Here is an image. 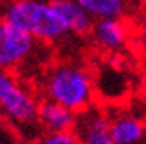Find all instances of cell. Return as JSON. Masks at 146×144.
Segmentation results:
<instances>
[{
    "mask_svg": "<svg viewBox=\"0 0 146 144\" xmlns=\"http://www.w3.org/2000/svg\"><path fill=\"white\" fill-rule=\"evenodd\" d=\"M93 21L121 18L127 9V0H75Z\"/></svg>",
    "mask_w": 146,
    "mask_h": 144,
    "instance_id": "30bf717a",
    "label": "cell"
},
{
    "mask_svg": "<svg viewBox=\"0 0 146 144\" xmlns=\"http://www.w3.org/2000/svg\"><path fill=\"white\" fill-rule=\"evenodd\" d=\"M73 132L80 144H114L111 137V116L94 107L77 114Z\"/></svg>",
    "mask_w": 146,
    "mask_h": 144,
    "instance_id": "5b68a950",
    "label": "cell"
},
{
    "mask_svg": "<svg viewBox=\"0 0 146 144\" xmlns=\"http://www.w3.org/2000/svg\"><path fill=\"white\" fill-rule=\"evenodd\" d=\"M2 20L43 43H55L70 36L50 0H9Z\"/></svg>",
    "mask_w": 146,
    "mask_h": 144,
    "instance_id": "7a4b0ae2",
    "label": "cell"
},
{
    "mask_svg": "<svg viewBox=\"0 0 146 144\" xmlns=\"http://www.w3.org/2000/svg\"><path fill=\"white\" fill-rule=\"evenodd\" d=\"M111 137L114 144H139L144 139V121L132 112L111 118Z\"/></svg>",
    "mask_w": 146,
    "mask_h": 144,
    "instance_id": "ba28073f",
    "label": "cell"
},
{
    "mask_svg": "<svg viewBox=\"0 0 146 144\" xmlns=\"http://www.w3.org/2000/svg\"><path fill=\"white\" fill-rule=\"evenodd\" d=\"M45 98L80 114L93 107L94 80L91 71L77 62H61L48 69L43 80Z\"/></svg>",
    "mask_w": 146,
    "mask_h": 144,
    "instance_id": "6da1fadb",
    "label": "cell"
},
{
    "mask_svg": "<svg viewBox=\"0 0 146 144\" xmlns=\"http://www.w3.org/2000/svg\"><path fill=\"white\" fill-rule=\"evenodd\" d=\"M2 14H4V7L0 5V20H2Z\"/></svg>",
    "mask_w": 146,
    "mask_h": 144,
    "instance_id": "7c38bea8",
    "label": "cell"
},
{
    "mask_svg": "<svg viewBox=\"0 0 146 144\" xmlns=\"http://www.w3.org/2000/svg\"><path fill=\"white\" fill-rule=\"evenodd\" d=\"M31 144H80L75 132H45L38 135Z\"/></svg>",
    "mask_w": 146,
    "mask_h": 144,
    "instance_id": "8fae6325",
    "label": "cell"
},
{
    "mask_svg": "<svg viewBox=\"0 0 146 144\" xmlns=\"http://www.w3.org/2000/svg\"><path fill=\"white\" fill-rule=\"evenodd\" d=\"M38 48V41L27 32L0 20V69L18 71L31 61Z\"/></svg>",
    "mask_w": 146,
    "mask_h": 144,
    "instance_id": "277c9868",
    "label": "cell"
},
{
    "mask_svg": "<svg viewBox=\"0 0 146 144\" xmlns=\"http://www.w3.org/2000/svg\"><path fill=\"white\" fill-rule=\"evenodd\" d=\"M38 103L16 73L0 69V116L18 128H32L38 125Z\"/></svg>",
    "mask_w": 146,
    "mask_h": 144,
    "instance_id": "3957f363",
    "label": "cell"
},
{
    "mask_svg": "<svg viewBox=\"0 0 146 144\" xmlns=\"http://www.w3.org/2000/svg\"><path fill=\"white\" fill-rule=\"evenodd\" d=\"M50 2H52L57 14L61 16V20L64 21V25L70 30V34L86 36L91 32L93 20L87 16V13L75 0H50Z\"/></svg>",
    "mask_w": 146,
    "mask_h": 144,
    "instance_id": "9c48e42d",
    "label": "cell"
},
{
    "mask_svg": "<svg viewBox=\"0 0 146 144\" xmlns=\"http://www.w3.org/2000/svg\"><path fill=\"white\" fill-rule=\"evenodd\" d=\"M91 34L94 41L105 50L121 48L128 39V25L121 18H107V20H96L93 21Z\"/></svg>",
    "mask_w": 146,
    "mask_h": 144,
    "instance_id": "52a82bcc",
    "label": "cell"
},
{
    "mask_svg": "<svg viewBox=\"0 0 146 144\" xmlns=\"http://www.w3.org/2000/svg\"><path fill=\"white\" fill-rule=\"evenodd\" d=\"M77 123V114L50 100L38 103V125L46 132H71Z\"/></svg>",
    "mask_w": 146,
    "mask_h": 144,
    "instance_id": "8992f818",
    "label": "cell"
}]
</instances>
